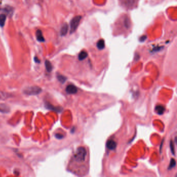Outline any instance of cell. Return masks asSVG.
Listing matches in <instances>:
<instances>
[{
  "instance_id": "cell-8",
  "label": "cell",
  "mask_w": 177,
  "mask_h": 177,
  "mask_svg": "<svg viewBox=\"0 0 177 177\" xmlns=\"http://www.w3.org/2000/svg\"><path fill=\"white\" fill-rule=\"evenodd\" d=\"M36 37L37 41L40 42H44L45 41V39L43 35L42 32L40 30H38L36 31Z\"/></svg>"
},
{
  "instance_id": "cell-18",
  "label": "cell",
  "mask_w": 177,
  "mask_h": 177,
  "mask_svg": "<svg viewBox=\"0 0 177 177\" xmlns=\"http://www.w3.org/2000/svg\"><path fill=\"white\" fill-rule=\"evenodd\" d=\"M135 3V0H125V3L128 6H132Z\"/></svg>"
},
{
  "instance_id": "cell-16",
  "label": "cell",
  "mask_w": 177,
  "mask_h": 177,
  "mask_svg": "<svg viewBox=\"0 0 177 177\" xmlns=\"http://www.w3.org/2000/svg\"><path fill=\"white\" fill-rule=\"evenodd\" d=\"M175 165H176V162H175V159L173 158H172L170 160V164H169V167H168V169H169V170L171 169L172 168L175 167Z\"/></svg>"
},
{
  "instance_id": "cell-19",
  "label": "cell",
  "mask_w": 177,
  "mask_h": 177,
  "mask_svg": "<svg viewBox=\"0 0 177 177\" xmlns=\"http://www.w3.org/2000/svg\"><path fill=\"white\" fill-rule=\"evenodd\" d=\"M170 147L171 151V152H172V154L174 155V147L173 142H172V140H171L170 142Z\"/></svg>"
},
{
  "instance_id": "cell-1",
  "label": "cell",
  "mask_w": 177,
  "mask_h": 177,
  "mask_svg": "<svg viewBox=\"0 0 177 177\" xmlns=\"http://www.w3.org/2000/svg\"><path fill=\"white\" fill-rule=\"evenodd\" d=\"M87 152L85 148L80 147L77 149L76 153L74 155V158L75 161L78 163L84 162L86 159Z\"/></svg>"
},
{
  "instance_id": "cell-3",
  "label": "cell",
  "mask_w": 177,
  "mask_h": 177,
  "mask_svg": "<svg viewBox=\"0 0 177 177\" xmlns=\"http://www.w3.org/2000/svg\"><path fill=\"white\" fill-rule=\"evenodd\" d=\"M82 19L81 16H76L72 19L70 22V33L72 34L77 29L80 20Z\"/></svg>"
},
{
  "instance_id": "cell-4",
  "label": "cell",
  "mask_w": 177,
  "mask_h": 177,
  "mask_svg": "<svg viewBox=\"0 0 177 177\" xmlns=\"http://www.w3.org/2000/svg\"><path fill=\"white\" fill-rule=\"evenodd\" d=\"M66 91L68 94H73L77 93V88L75 85L70 84L67 86Z\"/></svg>"
},
{
  "instance_id": "cell-15",
  "label": "cell",
  "mask_w": 177,
  "mask_h": 177,
  "mask_svg": "<svg viewBox=\"0 0 177 177\" xmlns=\"http://www.w3.org/2000/svg\"><path fill=\"white\" fill-rule=\"evenodd\" d=\"M57 79L58 80H59V81L61 82V83H64V82H65L66 81V77H64V76L63 75H60V74H58L57 75Z\"/></svg>"
},
{
  "instance_id": "cell-10",
  "label": "cell",
  "mask_w": 177,
  "mask_h": 177,
  "mask_svg": "<svg viewBox=\"0 0 177 177\" xmlns=\"http://www.w3.org/2000/svg\"><path fill=\"white\" fill-rule=\"evenodd\" d=\"M155 111L158 115H162L165 111V108L162 105H157L155 107Z\"/></svg>"
},
{
  "instance_id": "cell-23",
  "label": "cell",
  "mask_w": 177,
  "mask_h": 177,
  "mask_svg": "<svg viewBox=\"0 0 177 177\" xmlns=\"http://www.w3.org/2000/svg\"><path fill=\"white\" fill-rule=\"evenodd\" d=\"M160 49H161V47H158L155 48L153 50H154V51H158V50H160Z\"/></svg>"
},
{
  "instance_id": "cell-17",
  "label": "cell",
  "mask_w": 177,
  "mask_h": 177,
  "mask_svg": "<svg viewBox=\"0 0 177 177\" xmlns=\"http://www.w3.org/2000/svg\"><path fill=\"white\" fill-rule=\"evenodd\" d=\"M124 24H125V26L126 28H128L129 27H130V21H129V19L127 17L125 19Z\"/></svg>"
},
{
  "instance_id": "cell-20",
  "label": "cell",
  "mask_w": 177,
  "mask_h": 177,
  "mask_svg": "<svg viewBox=\"0 0 177 177\" xmlns=\"http://www.w3.org/2000/svg\"><path fill=\"white\" fill-rule=\"evenodd\" d=\"M55 137L57 139H61L63 138V135H62V134H56L55 135Z\"/></svg>"
},
{
  "instance_id": "cell-22",
  "label": "cell",
  "mask_w": 177,
  "mask_h": 177,
  "mask_svg": "<svg viewBox=\"0 0 177 177\" xmlns=\"http://www.w3.org/2000/svg\"><path fill=\"white\" fill-rule=\"evenodd\" d=\"M34 61L36 62V63H39L40 61H39V60L38 59V58L37 57H34Z\"/></svg>"
},
{
  "instance_id": "cell-6",
  "label": "cell",
  "mask_w": 177,
  "mask_h": 177,
  "mask_svg": "<svg viewBox=\"0 0 177 177\" xmlns=\"http://www.w3.org/2000/svg\"><path fill=\"white\" fill-rule=\"evenodd\" d=\"M116 142L113 140H109L107 143V147L109 150H114L116 148Z\"/></svg>"
},
{
  "instance_id": "cell-14",
  "label": "cell",
  "mask_w": 177,
  "mask_h": 177,
  "mask_svg": "<svg viewBox=\"0 0 177 177\" xmlns=\"http://www.w3.org/2000/svg\"><path fill=\"white\" fill-rule=\"evenodd\" d=\"M87 55H88V54L87 52L85 51H82L78 54V60L79 61H82L87 58Z\"/></svg>"
},
{
  "instance_id": "cell-7",
  "label": "cell",
  "mask_w": 177,
  "mask_h": 177,
  "mask_svg": "<svg viewBox=\"0 0 177 177\" xmlns=\"http://www.w3.org/2000/svg\"><path fill=\"white\" fill-rule=\"evenodd\" d=\"M10 111V108L5 104H0V112L2 113H8Z\"/></svg>"
},
{
  "instance_id": "cell-9",
  "label": "cell",
  "mask_w": 177,
  "mask_h": 177,
  "mask_svg": "<svg viewBox=\"0 0 177 177\" xmlns=\"http://www.w3.org/2000/svg\"><path fill=\"white\" fill-rule=\"evenodd\" d=\"M68 29L69 27L68 24L66 23L63 24L60 30V35L61 36H65L68 33Z\"/></svg>"
},
{
  "instance_id": "cell-11",
  "label": "cell",
  "mask_w": 177,
  "mask_h": 177,
  "mask_svg": "<svg viewBox=\"0 0 177 177\" xmlns=\"http://www.w3.org/2000/svg\"><path fill=\"white\" fill-rule=\"evenodd\" d=\"M45 67L46 69L48 72H51L52 70H53V66L51 63L48 60H46L45 62Z\"/></svg>"
},
{
  "instance_id": "cell-5",
  "label": "cell",
  "mask_w": 177,
  "mask_h": 177,
  "mask_svg": "<svg viewBox=\"0 0 177 177\" xmlns=\"http://www.w3.org/2000/svg\"><path fill=\"white\" fill-rule=\"evenodd\" d=\"M45 107L48 109L54 110L56 112H61L62 110V109L61 108L58 107H54V106L52 105V104H51L49 103H47V102H46L45 103Z\"/></svg>"
},
{
  "instance_id": "cell-13",
  "label": "cell",
  "mask_w": 177,
  "mask_h": 177,
  "mask_svg": "<svg viewBox=\"0 0 177 177\" xmlns=\"http://www.w3.org/2000/svg\"><path fill=\"white\" fill-rule=\"evenodd\" d=\"M6 19V16L5 14L0 15V27H3L5 25V23Z\"/></svg>"
},
{
  "instance_id": "cell-2",
  "label": "cell",
  "mask_w": 177,
  "mask_h": 177,
  "mask_svg": "<svg viewBox=\"0 0 177 177\" xmlns=\"http://www.w3.org/2000/svg\"><path fill=\"white\" fill-rule=\"evenodd\" d=\"M42 89L37 86H31L25 88L23 92L28 95H35L41 92Z\"/></svg>"
},
{
  "instance_id": "cell-12",
  "label": "cell",
  "mask_w": 177,
  "mask_h": 177,
  "mask_svg": "<svg viewBox=\"0 0 177 177\" xmlns=\"http://www.w3.org/2000/svg\"><path fill=\"white\" fill-rule=\"evenodd\" d=\"M97 47L100 50L104 49V47H105V42H104V40L102 39H100L97 42Z\"/></svg>"
},
{
  "instance_id": "cell-21",
  "label": "cell",
  "mask_w": 177,
  "mask_h": 177,
  "mask_svg": "<svg viewBox=\"0 0 177 177\" xmlns=\"http://www.w3.org/2000/svg\"><path fill=\"white\" fill-rule=\"evenodd\" d=\"M147 38V37L146 35H143V36H142L140 38L139 41H140L141 42H144L145 41H146Z\"/></svg>"
}]
</instances>
